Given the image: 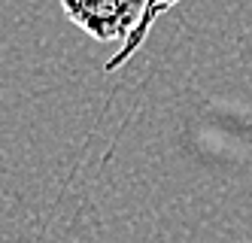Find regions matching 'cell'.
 Segmentation results:
<instances>
[{"instance_id": "obj_1", "label": "cell", "mask_w": 252, "mask_h": 243, "mask_svg": "<svg viewBox=\"0 0 252 243\" xmlns=\"http://www.w3.org/2000/svg\"><path fill=\"white\" fill-rule=\"evenodd\" d=\"M146 6V0H61L64 15L88 36L110 43L125 36Z\"/></svg>"}]
</instances>
